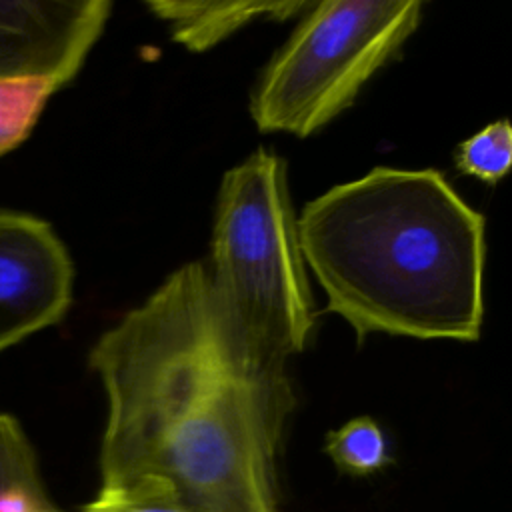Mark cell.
Returning <instances> with one entry per match:
<instances>
[{
	"label": "cell",
	"instance_id": "obj_11",
	"mask_svg": "<svg viewBox=\"0 0 512 512\" xmlns=\"http://www.w3.org/2000/svg\"><path fill=\"white\" fill-rule=\"evenodd\" d=\"M512 164V128L506 118L496 120L464 140L456 152L460 172L486 184L500 182Z\"/></svg>",
	"mask_w": 512,
	"mask_h": 512
},
{
	"label": "cell",
	"instance_id": "obj_2",
	"mask_svg": "<svg viewBox=\"0 0 512 512\" xmlns=\"http://www.w3.org/2000/svg\"><path fill=\"white\" fill-rule=\"evenodd\" d=\"M298 236L326 310L358 340H478L486 224L442 172L376 166L310 200Z\"/></svg>",
	"mask_w": 512,
	"mask_h": 512
},
{
	"label": "cell",
	"instance_id": "obj_3",
	"mask_svg": "<svg viewBox=\"0 0 512 512\" xmlns=\"http://www.w3.org/2000/svg\"><path fill=\"white\" fill-rule=\"evenodd\" d=\"M210 278L232 312L282 354L304 352L316 326L286 162L254 150L220 182Z\"/></svg>",
	"mask_w": 512,
	"mask_h": 512
},
{
	"label": "cell",
	"instance_id": "obj_7",
	"mask_svg": "<svg viewBox=\"0 0 512 512\" xmlns=\"http://www.w3.org/2000/svg\"><path fill=\"white\" fill-rule=\"evenodd\" d=\"M312 2H148V10L170 26L172 38L188 50H210L248 22L284 20L308 10Z\"/></svg>",
	"mask_w": 512,
	"mask_h": 512
},
{
	"label": "cell",
	"instance_id": "obj_10",
	"mask_svg": "<svg viewBox=\"0 0 512 512\" xmlns=\"http://www.w3.org/2000/svg\"><path fill=\"white\" fill-rule=\"evenodd\" d=\"M324 452L348 476H370L394 462L384 430L370 416H358L326 434Z\"/></svg>",
	"mask_w": 512,
	"mask_h": 512
},
{
	"label": "cell",
	"instance_id": "obj_4",
	"mask_svg": "<svg viewBox=\"0 0 512 512\" xmlns=\"http://www.w3.org/2000/svg\"><path fill=\"white\" fill-rule=\"evenodd\" d=\"M422 8L420 0L312 2L252 92L258 130L298 138L322 130L402 48Z\"/></svg>",
	"mask_w": 512,
	"mask_h": 512
},
{
	"label": "cell",
	"instance_id": "obj_9",
	"mask_svg": "<svg viewBox=\"0 0 512 512\" xmlns=\"http://www.w3.org/2000/svg\"><path fill=\"white\" fill-rule=\"evenodd\" d=\"M64 84L52 76H0V156L22 144Z\"/></svg>",
	"mask_w": 512,
	"mask_h": 512
},
{
	"label": "cell",
	"instance_id": "obj_8",
	"mask_svg": "<svg viewBox=\"0 0 512 512\" xmlns=\"http://www.w3.org/2000/svg\"><path fill=\"white\" fill-rule=\"evenodd\" d=\"M0 512H62L46 494L30 438L6 412H0Z\"/></svg>",
	"mask_w": 512,
	"mask_h": 512
},
{
	"label": "cell",
	"instance_id": "obj_12",
	"mask_svg": "<svg viewBox=\"0 0 512 512\" xmlns=\"http://www.w3.org/2000/svg\"><path fill=\"white\" fill-rule=\"evenodd\" d=\"M78 512H190L170 490L152 478L118 488H100L98 496Z\"/></svg>",
	"mask_w": 512,
	"mask_h": 512
},
{
	"label": "cell",
	"instance_id": "obj_6",
	"mask_svg": "<svg viewBox=\"0 0 512 512\" xmlns=\"http://www.w3.org/2000/svg\"><path fill=\"white\" fill-rule=\"evenodd\" d=\"M108 0H0V76L74 80L100 38Z\"/></svg>",
	"mask_w": 512,
	"mask_h": 512
},
{
	"label": "cell",
	"instance_id": "obj_5",
	"mask_svg": "<svg viewBox=\"0 0 512 512\" xmlns=\"http://www.w3.org/2000/svg\"><path fill=\"white\" fill-rule=\"evenodd\" d=\"M74 296V264L50 222L0 210V352L58 324Z\"/></svg>",
	"mask_w": 512,
	"mask_h": 512
},
{
	"label": "cell",
	"instance_id": "obj_1",
	"mask_svg": "<svg viewBox=\"0 0 512 512\" xmlns=\"http://www.w3.org/2000/svg\"><path fill=\"white\" fill-rule=\"evenodd\" d=\"M288 356L218 294L206 264L174 270L100 334V488L152 478L190 512H280L278 460L296 392Z\"/></svg>",
	"mask_w": 512,
	"mask_h": 512
}]
</instances>
